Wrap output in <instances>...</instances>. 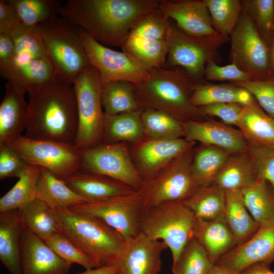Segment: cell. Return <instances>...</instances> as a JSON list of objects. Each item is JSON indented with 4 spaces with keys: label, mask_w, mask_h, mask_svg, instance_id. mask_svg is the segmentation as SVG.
<instances>
[{
    "label": "cell",
    "mask_w": 274,
    "mask_h": 274,
    "mask_svg": "<svg viewBox=\"0 0 274 274\" xmlns=\"http://www.w3.org/2000/svg\"><path fill=\"white\" fill-rule=\"evenodd\" d=\"M212 23L219 35L229 37L236 27L242 12L240 0H203Z\"/></svg>",
    "instance_id": "60d3db41"
},
{
    "label": "cell",
    "mask_w": 274,
    "mask_h": 274,
    "mask_svg": "<svg viewBox=\"0 0 274 274\" xmlns=\"http://www.w3.org/2000/svg\"><path fill=\"white\" fill-rule=\"evenodd\" d=\"M257 178L248 151L231 154L213 183L225 191L242 190Z\"/></svg>",
    "instance_id": "4316f807"
},
{
    "label": "cell",
    "mask_w": 274,
    "mask_h": 274,
    "mask_svg": "<svg viewBox=\"0 0 274 274\" xmlns=\"http://www.w3.org/2000/svg\"><path fill=\"white\" fill-rule=\"evenodd\" d=\"M119 270V264H116L86 270L85 271L78 274H117Z\"/></svg>",
    "instance_id": "11a10c76"
},
{
    "label": "cell",
    "mask_w": 274,
    "mask_h": 274,
    "mask_svg": "<svg viewBox=\"0 0 274 274\" xmlns=\"http://www.w3.org/2000/svg\"><path fill=\"white\" fill-rule=\"evenodd\" d=\"M40 167L27 164L13 187L0 198V212L19 210L37 198Z\"/></svg>",
    "instance_id": "8d00e7d4"
},
{
    "label": "cell",
    "mask_w": 274,
    "mask_h": 274,
    "mask_svg": "<svg viewBox=\"0 0 274 274\" xmlns=\"http://www.w3.org/2000/svg\"><path fill=\"white\" fill-rule=\"evenodd\" d=\"M25 136L75 145L78 111L73 84L60 77L28 92Z\"/></svg>",
    "instance_id": "7a4b0ae2"
},
{
    "label": "cell",
    "mask_w": 274,
    "mask_h": 274,
    "mask_svg": "<svg viewBox=\"0 0 274 274\" xmlns=\"http://www.w3.org/2000/svg\"><path fill=\"white\" fill-rule=\"evenodd\" d=\"M61 258L72 264H77L86 270L96 268L92 260L62 233H56L45 241Z\"/></svg>",
    "instance_id": "f6af8a7d"
},
{
    "label": "cell",
    "mask_w": 274,
    "mask_h": 274,
    "mask_svg": "<svg viewBox=\"0 0 274 274\" xmlns=\"http://www.w3.org/2000/svg\"><path fill=\"white\" fill-rule=\"evenodd\" d=\"M80 152L81 170L109 177L138 191L142 188L144 180L123 143H101Z\"/></svg>",
    "instance_id": "7c38bea8"
},
{
    "label": "cell",
    "mask_w": 274,
    "mask_h": 274,
    "mask_svg": "<svg viewBox=\"0 0 274 274\" xmlns=\"http://www.w3.org/2000/svg\"><path fill=\"white\" fill-rule=\"evenodd\" d=\"M215 265L202 246L194 237L182 250L172 264V274H207Z\"/></svg>",
    "instance_id": "b9f144b4"
},
{
    "label": "cell",
    "mask_w": 274,
    "mask_h": 274,
    "mask_svg": "<svg viewBox=\"0 0 274 274\" xmlns=\"http://www.w3.org/2000/svg\"><path fill=\"white\" fill-rule=\"evenodd\" d=\"M15 53V43L10 33H0V73L6 79Z\"/></svg>",
    "instance_id": "816d5d0a"
},
{
    "label": "cell",
    "mask_w": 274,
    "mask_h": 274,
    "mask_svg": "<svg viewBox=\"0 0 274 274\" xmlns=\"http://www.w3.org/2000/svg\"><path fill=\"white\" fill-rule=\"evenodd\" d=\"M63 180L87 202L102 200L138 191L109 177L81 169Z\"/></svg>",
    "instance_id": "44dd1931"
},
{
    "label": "cell",
    "mask_w": 274,
    "mask_h": 274,
    "mask_svg": "<svg viewBox=\"0 0 274 274\" xmlns=\"http://www.w3.org/2000/svg\"><path fill=\"white\" fill-rule=\"evenodd\" d=\"M159 9L188 35L201 37L218 34L203 0H160Z\"/></svg>",
    "instance_id": "e0dca14e"
},
{
    "label": "cell",
    "mask_w": 274,
    "mask_h": 274,
    "mask_svg": "<svg viewBox=\"0 0 274 274\" xmlns=\"http://www.w3.org/2000/svg\"><path fill=\"white\" fill-rule=\"evenodd\" d=\"M18 210L24 228L46 241L60 232L54 209L36 198Z\"/></svg>",
    "instance_id": "f546056e"
},
{
    "label": "cell",
    "mask_w": 274,
    "mask_h": 274,
    "mask_svg": "<svg viewBox=\"0 0 274 274\" xmlns=\"http://www.w3.org/2000/svg\"><path fill=\"white\" fill-rule=\"evenodd\" d=\"M185 139L230 153L248 151V143L239 130L214 121L190 120L183 123Z\"/></svg>",
    "instance_id": "ac0fdd59"
},
{
    "label": "cell",
    "mask_w": 274,
    "mask_h": 274,
    "mask_svg": "<svg viewBox=\"0 0 274 274\" xmlns=\"http://www.w3.org/2000/svg\"><path fill=\"white\" fill-rule=\"evenodd\" d=\"M27 164L7 144L0 145V179L18 178Z\"/></svg>",
    "instance_id": "f907efd6"
},
{
    "label": "cell",
    "mask_w": 274,
    "mask_h": 274,
    "mask_svg": "<svg viewBox=\"0 0 274 274\" xmlns=\"http://www.w3.org/2000/svg\"><path fill=\"white\" fill-rule=\"evenodd\" d=\"M37 27L57 75L73 84L77 75L90 65L78 27L57 16Z\"/></svg>",
    "instance_id": "8992f818"
},
{
    "label": "cell",
    "mask_w": 274,
    "mask_h": 274,
    "mask_svg": "<svg viewBox=\"0 0 274 274\" xmlns=\"http://www.w3.org/2000/svg\"><path fill=\"white\" fill-rule=\"evenodd\" d=\"M194 142L185 138L152 139L138 143L133 155L144 180L153 177L172 161L191 148Z\"/></svg>",
    "instance_id": "2e32d148"
},
{
    "label": "cell",
    "mask_w": 274,
    "mask_h": 274,
    "mask_svg": "<svg viewBox=\"0 0 274 274\" xmlns=\"http://www.w3.org/2000/svg\"><path fill=\"white\" fill-rule=\"evenodd\" d=\"M69 209L101 219L127 242L140 232V220L143 208L139 190L102 200L85 202Z\"/></svg>",
    "instance_id": "4fadbf2b"
},
{
    "label": "cell",
    "mask_w": 274,
    "mask_h": 274,
    "mask_svg": "<svg viewBox=\"0 0 274 274\" xmlns=\"http://www.w3.org/2000/svg\"><path fill=\"white\" fill-rule=\"evenodd\" d=\"M21 23L16 10L9 0H1L0 33H10Z\"/></svg>",
    "instance_id": "f5cc1de1"
},
{
    "label": "cell",
    "mask_w": 274,
    "mask_h": 274,
    "mask_svg": "<svg viewBox=\"0 0 274 274\" xmlns=\"http://www.w3.org/2000/svg\"><path fill=\"white\" fill-rule=\"evenodd\" d=\"M23 24L36 27L59 14L63 2L57 0H9Z\"/></svg>",
    "instance_id": "ab89813d"
},
{
    "label": "cell",
    "mask_w": 274,
    "mask_h": 274,
    "mask_svg": "<svg viewBox=\"0 0 274 274\" xmlns=\"http://www.w3.org/2000/svg\"><path fill=\"white\" fill-rule=\"evenodd\" d=\"M246 105L235 102H220L199 108L204 116H215L223 123L237 126Z\"/></svg>",
    "instance_id": "681fc988"
},
{
    "label": "cell",
    "mask_w": 274,
    "mask_h": 274,
    "mask_svg": "<svg viewBox=\"0 0 274 274\" xmlns=\"http://www.w3.org/2000/svg\"><path fill=\"white\" fill-rule=\"evenodd\" d=\"M166 40L167 55L164 67H181L196 82H202L207 63L210 60L216 63L220 61L219 49L229 41V37L219 34L201 37L192 36L183 32L170 21Z\"/></svg>",
    "instance_id": "52a82bcc"
},
{
    "label": "cell",
    "mask_w": 274,
    "mask_h": 274,
    "mask_svg": "<svg viewBox=\"0 0 274 274\" xmlns=\"http://www.w3.org/2000/svg\"><path fill=\"white\" fill-rule=\"evenodd\" d=\"M167 248L163 242L140 232L127 242L119 264V274H158L162 267L161 254Z\"/></svg>",
    "instance_id": "ffe728a7"
},
{
    "label": "cell",
    "mask_w": 274,
    "mask_h": 274,
    "mask_svg": "<svg viewBox=\"0 0 274 274\" xmlns=\"http://www.w3.org/2000/svg\"><path fill=\"white\" fill-rule=\"evenodd\" d=\"M141 119L145 135L149 139H169L184 136V123L163 111L142 110Z\"/></svg>",
    "instance_id": "f35d334b"
},
{
    "label": "cell",
    "mask_w": 274,
    "mask_h": 274,
    "mask_svg": "<svg viewBox=\"0 0 274 274\" xmlns=\"http://www.w3.org/2000/svg\"><path fill=\"white\" fill-rule=\"evenodd\" d=\"M242 3V11L268 46L274 34V0H243Z\"/></svg>",
    "instance_id": "7bdbcfd3"
},
{
    "label": "cell",
    "mask_w": 274,
    "mask_h": 274,
    "mask_svg": "<svg viewBox=\"0 0 274 274\" xmlns=\"http://www.w3.org/2000/svg\"><path fill=\"white\" fill-rule=\"evenodd\" d=\"M274 262V221L260 225L245 242L222 256L216 264L238 274L258 263Z\"/></svg>",
    "instance_id": "9a60e30c"
},
{
    "label": "cell",
    "mask_w": 274,
    "mask_h": 274,
    "mask_svg": "<svg viewBox=\"0 0 274 274\" xmlns=\"http://www.w3.org/2000/svg\"><path fill=\"white\" fill-rule=\"evenodd\" d=\"M77 111L78 129L75 145L79 149L101 143L105 112L101 100L102 83L97 71L89 65L73 82Z\"/></svg>",
    "instance_id": "ba28073f"
},
{
    "label": "cell",
    "mask_w": 274,
    "mask_h": 274,
    "mask_svg": "<svg viewBox=\"0 0 274 274\" xmlns=\"http://www.w3.org/2000/svg\"><path fill=\"white\" fill-rule=\"evenodd\" d=\"M190 101L198 108L220 102L250 105L256 101L248 91L234 83L212 84L204 82L195 84Z\"/></svg>",
    "instance_id": "484cf974"
},
{
    "label": "cell",
    "mask_w": 274,
    "mask_h": 274,
    "mask_svg": "<svg viewBox=\"0 0 274 274\" xmlns=\"http://www.w3.org/2000/svg\"><path fill=\"white\" fill-rule=\"evenodd\" d=\"M101 100L105 113L116 115L141 110L134 94V84L126 81L102 83Z\"/></svg>",
    "instance_id": "74e56055"
},
{
    "label": "cell",
    "mask_w": 274,
    "mask_h": 274,
    "mask_svg": "<svg viewBox=\"0 0 274 274\" xmlns=\"http://www.w3.org/2000/svg\"><path fill=\"white\" fill-rule=\"evenodd\" d=\"M78 31L90 64L97 71L102 83L121 81L136 85L147 77L149 72L125 52L100 44L79 27Z\"/></svg>",
    "instance_id": "5bb4252c"
},
{
    "label": "cell",
    "mask_w": 274,
    "mask_h": 274,
    "mask_svg": "<svg viewBox=\"0 0 274 274\" xmlns=\"http://www.w3.org/2000/svg\"><path fill=\"white\" fill-rule=\"evenodd\" d=\"M7 144L27 164L46 169L62 180L80 169V150L75 145L22 135Z\"/></svg>",
    "instance_id": "30bf717a"
},
{
    "label": "cell",
    "mask_w": 274,
    "mask_h": 274,
    "mask_svg": "<svg viewBox=\"0 0 274 274\" xmlns=\"http://www.w3.org/2000/svg\"><path fill=\"white\" fill-rule=\"evenodd\" d=\"M160 0H68L59 14L100 44L121 46L135 24Z\"/></svg>",
    "instance_id": "6da1fadb"
},
{
    "label": "cell",
    "mask_w": 274,
    "mask_h": 274,
    "mask_svg": "<svg viewBox=\"0 0 274 274\" xmlns=\"http://www.w3.org/2000/svg\"><path fill=\"white\" fill-rule=\"evenodd\" d=\"M10 34L15 43V53L7 79L31 61L48 56L37 26L20 23Z\"/></svg>",
    "instance_id": "d4e9b609"
},
{
    "label": "cell",
    "mask_w": 274,
    "mask_h": 274,
    "mask_svg": "<svg viewBox=\"0 0 274 274\" xmlns=\"http://www.w3.org/2000/svg\"><path fill=\"white\" fill-rule=\"evenodd\" d=\"M196 221L184 201L167 202L144 210L140 229L148 237L165 244L170 251L174 264L194 237Z\"/></svg>",
    "instance_id": "5b68a950"
},
{
    "label": "cell",
    "mask_w": 274,
    "mask_h": 274,
    "mask_svg": "<svg viewBox=\"0 0 274 274\" xmlns=\"http://www.w3.org/2000/svg\"><path fill=\"white\" fill-rule=\"evenodd\" d=\"M170 24V19L158 8L141 18L128 36L147 41L166 40Z\"/></svg>",
    "instance_id": "ee69618b"
},
{
    "label": "cell",
    "mask_w": 274,
    "mask_h": 274,
    "mask_svg": "<svg viewBox=\"0 0 274 274\" xmlns=\"http://www.w3.org/2000/svg\"><path fill=\"white\" fill-rule=\"evenodd\" d=\"M241 192L248 211L259 226L274 221V189L267 182L257 177Z\"/></svg>",
    "instance_id": "836d02e7"
},
{
    "label": "cell",
    "mask_w": 274,
    "mask_h": 274,
    "mask_svg": "<svg viewBox=\"0 0 274 274\" xmlns=\"http://www.w3.org/2000/svg\"><path fill=\"white\" fill-rule=\"evenodd\" d=\"M190 148L150 178L139 190L143 210L171 201H184L198 187L191 174L193 157Z\"/></svg>",
    "instance_id": "9c48e42d"
},
{
    "label": "cell",
    "mask_w": 274,
    "mask_h": 274,
    "mask_svg": "<svg viewBox=\"0 0 274 274\" xmlns=\"http://www.w3.org/2000/svg\"><path fill=\"white\" fill-rule=\"evenodd\" d=\"M231 153L222 149L203 145L193 155L191 170L198 187L212 184Z\"/></svg>",
    "instance_id": "d590c367"
},
{
    "label": "cell",
    "mask_w": 274,
    "mask_h": 274,
    "mask_svg": "<svg viewBox=\"0 0 274 274\" xmlns=\"http://www.w3.org/2000/svg\"><path fill=\"white\" fill-rule=\"evenodd\" d=\"M204 79L209 81H228L239 83L251 81L247 74L239 69L235 64L221 66L213 60L207 63Z\"/></svg>",
    "instance_id": "c3c4849f"
},
{
    "label": "cell",
    "mask_w": 274,
    "mask_h": 274,
    "mask_svg": "<svg viewBox=\"0 0 274 274\" xmlns=\"http://www.w3.org/2000/svg\"><path fill=\"white\" fill-rule=\"evenodd\" d=\"M194 237L204 248L215 264L238 245L224 216L211 220L196 219Z\"/></svg>",
    "instance_id": "cb8c5ba5"
},
{
    "label": "cell",
    "mask_w": 274,
    "mask_h": 274,
    "mask_svg": "<svg viewBox=\"0 0 274 274\" xmlns=\"http://www.w3.org/2000/svg\"><path fill=\"white\" fill-rule=\"evenodd\" d=\"M267 263H258L253 265L238 274H274Z\"/></svg>",
    "instance_id": "db71d44e"
},
{
    "label": "cell",
    "mask_w": 274,
    "mask_h": 274,
    "mask_svg": "<svg viewBox=\"0 0 274 274\" xmlns=\"http://www.w3.org/2000/svg\"><path fill=\"white\" fill-rule=\"evenodd\" d=\"M197 82L180 67L155 69L149 72L143 82L134 85L135 97L141 110L163 111L182 123L195 120L204 116L190 101Z\"/></svg>",
    "instance_id": "3957f363"
},
{
    "label": "cell",
    "mask_w": 274,
    "mask_h": 274,
    "mask_svg": "<svg viewBox=\"0 0 274 274\" xmlns=\"http://www.w3.org/2000/svg\"><path fill=\"white\" fill-rule=\"evenodd\" d=\"M37 185V197L52 208L64 209L87 201L71 189L64 182L49 170L40 167Z\"/></svg>",
    "instance_id": "f1b7e54d"
},
{
    "label": "cell",
    "mask_w": 274,
    "mask_h": 274,
    "mask_svg": "<svg viewBox=\"0 0 274 274\" xmlns=\"http://www.w3.org/2000/svg\"><path fill=\"white\" fill-rule=\"evenodd\" d=\"M248 143V151L257 177L267 182L274 189V147Z\"/></svg>",
    "instance_id": "bcb514c9"
},
{
    "label": "cell",
    "mask_w": 274,
    "mask_h": 274,
    "mask_svg": "<svg viewBox=\"0 0 274 274\" xmlns=\"http://www.w3.org/2000/svg\"><path fill=\"white\" fill-rule=\"evenodd\" d=\"M54 211L61 232L92 260L96 268L119 264L127 242L117 231L97 217L69 208Z\"/></svg>",
    "instance_id": "277c9868"
},
{
    "label": "cell",
    "mask_w": 274,
    "mask_h": 274,
    "mask_svg": "<svg viewBox=\"0 0 274 274\" xmlns=\"http://www.w3.org/2000/svg\"><path fill=\"white\" fill-rule=\"evenodd\" d=\"M117 274H119V273H117Z\"/></svg>",
    "instance_id": "680465c9"
},
{
    "label": "cell",
    "mask_w": 274,
    "mask_h": 274,
    "mask_svg": "<svg viewBox=\"0 0 274 274\" xmlns=\"http://www.w3.org/2000/svg\"><path fill=\"white\" fill-rule=\"evenodd\" d=\"M237 126L248 143L274 147V119L256 101L245 106Z\"/></svg>",
    "instance_id": "4dcf8cb0"
},
{
    "label": "cell",
    "mask_w": 274,
    "mask_h": 274,
    "mask_svg": "<svg viewBox=\"0 0 274 274\" xmlns=\"http://www.w3.org/2000/svg\"><path fill=\"white\" fill-rule=\"evenodd\" d=\"M224 216L238 244L249 239L259 227L248 211L240 190L225 191Z\"/></svg>",
    "instance_id": "1f68e13d"
},
{
    "label": "cell",
    "mask_w": 274,
    "mask_h": 274,
    "mask_svg": "<svg viewBox=\"0 0 274 274\" xmlns=\"http://www.w3.org/2000/svg\"><path fill=\"white\" fill-rule=\"evenodd\" d=\"M141 113L142 110L116 115L105 113L101 143H139L143 140Z\"/></svg>",
    "instance_id": "83f0119b"
},
{
    "label": "cell",
    "mask_w": 274,
    "mask_h": 274,
    "mask_svg": "<svg viewBox=\"0 0 274 274\" xmlns=\"http://www.w3.org/2000/svg\"><path fill=\"white\" fill-rule=\"evenodd\" d=\"M270 71L272 80H274V34L268 45Z\"/></svg>",
    "instance_id": "9f6ffc18"
},
{
    "label": "cell",
    "mask_w": 274,
    "mask_h": 274,
    "mask_svg": "<svg viewBox=\"0 0 274 274\" xmlns=\"http://www.w3.org/2000/svg\"><path fill=\"white\" fill-rule=\"evenodd\" d=\"M71 265L56 254L45 241L24 228L21 274H68Z\"/></svg>",
    "instance_id": "d6986e66"
},
{
    "label": "cell",
    "mask_w": 274,
    "mask_h": 274,
    "mask_svg": "<svg viewBox=\"0 0 274 274\" xmlns=\"http://www.w3.org/2000/svg\"><path fill=\"white\" fill-rule=\"evenodd\" d=\"M25 93L8 81L0 105V145L7 144L21 135L26 129L28 102Z\"/></svg>",
    "instance_id": "7402d4cb"
},
{
    "label": "cell",
    "mask_w": 274,
    "mask_h": 274,
    "mask_svg": "<svg viewBox=\"0 0 274 274\" xmlns=\"http://www.w3.org/2000/svg\"><path fill=\"white\" fill-rule=\"evenodd\" d=\"M184 202L196 219H216L224 216L225 191L214 184L198 187Z\"/></svg>",
    "instance_id": "e575fe53"
},
{
    "label": "cell",
    "mask_w": 274,
    "mask_h": 274,
    "mask_svg": "<svg viewBox=\"0 0 274 274\" xmlns=\"http://www.w3.org/2000/svg\"><path fill=\"white\" fill-rule=\"evenodd\" d=\"M24 229L18 210L0 212V260L10 274H21Z\"/></svg>",
    "instance_id": "603a6c76"
},
{
    "label": "cell",
    "mask_w": 274,
    "mask_h": 274,
    "mask_svg": "<svg viewBox=\"0 0 274 274\" xmlns=\"http://www.w3.org/2000/svg\"><path fill=\"white\" fill-rule=\"evenodd\" d=\"M232 83L248 91L263 111L274 119V80L249 81Z\"/></svg>",
    "instance_id": "7dc6e473"
},
{
    "label": "cell",
    "mask_w": 274,
    "mask_h": 274,
    "mask_svg": "<svg viewBox=\"0 0 274 274\" xmlns=\"http://www.w3.org/2000/svg\"><path fill=\"white\" fill-rule=\"evenodd\" d=\"M121 48L149 72L165 66L167 55L166 40L147 41L128 36Z\"/></svg>",
    "instance_id": "d6a6232c"
},
{
    "label": "cell",
    "mask_w": 274,
    "mask_h": 274,
    "mask_svg": "<svg viewBox=\"0 0 274 274\" xmlns=\"http://www.w3.org/2000/svg\"><path fill=\"white\" fill-rule=\"evenodd\" d=\"M207 274H235L215 264Z\"/></svg>",
    "instance_id": "6f0895ef"
},
{
    "label": "cell",
    "mask_w": 274,
    "mask_h": 274,
    "mask_svg": "<svg viewBox=\"0 0 274 274\" xmlns=\"http://www.w3.org/2000/svg\"><path fill=\"white\" fill-rule=\"evenodd\" d=\"M229 40L231 63L247 74L251 81L272 80L268 46L243 11Z\"/></svg>",
    "instance_id": "8fae6325"
}]
</instances>
